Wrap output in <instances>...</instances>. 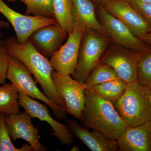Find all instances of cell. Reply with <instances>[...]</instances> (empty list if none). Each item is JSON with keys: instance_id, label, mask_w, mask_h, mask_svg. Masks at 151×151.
Returning a JSON list of instances; mask_svg holds the SVG:
<instances>
[{"instance_id": "1", "label": "cell", "mask_w": 151, "mask_h": 151, "mask_svg": "<svg viewBox=\"0 0 151 151\" xmlns=\"http://www.w3.org/2000/svg\"><path fill=\"white\" fill-rule=\"evenodd\" d=\"M3 40L9 55L19 60L28 68L47 97L66 111L65 101L52 81L53 68L50 60L38 51L29 39L23 43H19L13 36Z\"/></svg>"}, {"instance_id": "2", "label": "cell", "mask_w": 151, "mask_h": 151, "mask_svg": "<svg viewBox=\"0 0 151 151\" xmlns=\"http://www.w3.org/2000/svg\"><path fill=\"white\" fill-rule=\"evenodd\" d=\"M85 107L81 115V124L92 128L106 137L117 140L127 126L114 105L86 89Z\"/></svg>"}, {"instance_id": "3", "label": "cell", "mask_w": 151, "mask_h": 151, "mask_svg": "<svg viewBox=\"0 0 151 151\" xmlns=\"http://www.w3.org/2000/svg\"><path fill=\"white\" fill-rule=\"evenodd\" d=\"M127 127H135L150 121V87L137 81L127 84L122 96L114 105Z\"/></svg>"}, {"instance_id": "4", "label": "cell", "mask_w": 151, "mask_h": 151, "mask_svg": "<svg viewBox=\"0 0 151 151\" xmlns=\"http://www.w3.org/2000/svg\"><path fill=\"white\" fill-rule=\"evenodd\" d=\"M106 35L91 29H85L81 38L77 65L72 77L84 83L94 67L100 63L108 46Z\"/></svg>"}, {"instance_id": "5", "label": "cell", "mask_w": 151, "mask_h": 151, "mask_svg": "<svg viewBox=\"0 0 151 151\" xmlns=\"http://www.w3.org/2000/svg\"><path fill=\"white\" fill-rule=\"evenodd\" d=\"M32 75L23 63L10 56L6 78L16 87L19 93L42 101L51 109L56 119L65 120L67 117V111L52 102L40 90L37 85V82Z\"/></svg>"}, {"instance_id": "6", "label": "cell", "mask_w": 151, "mask_h": 151, "mask_svg": "<svg viewBox=\"0 0 151 151\" xmlns=\"http://www.w3.org/2000/svg\"><path fill=\"white\" fill-rule=\"evenodd\" d=\"M52 78L58 93L63 97L68 114L81 121L85 107V90L84 83H81L70 75H63L54 70Z\"/></svg>"}, {"instance_id": "7", "label": "cell", "mask_w": 151, "mask_h": 151, "mask_svg": "<svg viewBox=\"0 0 151 151\" xmlns=\"http://www.w3.org/2000/svg\"><path fill=\"white\" fill-rule=\"evenodd\" d=\"M100 23L106 35L124 48L140 53L148 48L142 40L137 37L127 26L111 14L102 6H98Z\"/></svg>"}, {"instance_id": "8", "label": "cell", "mask_w": 151, "mask_h": 151, "mask_svg": "<svg viewBox=\"0 0 151 151\" xmlns=\"http://www.w3.org/2000/svg\"><path fill=\"white\" fill-rule=\"evenodd\" d=\"M0 13L12 25L16 35L17 40L20 43L26 42L33 33L40 28L57 23L53 17L19 13L10 7L3 0H0Z\"/></svg>"}, {"instance_id": "9", "label": "cell", "mask_w": 151, "mask_h": 151, "mask_svg": "<svg viewBox=\"0 0 151 151\" xmlns=\"http://www.w3.org/2000/svg\"><path fill=\"white\" fill-rule=\"evenodd\" d=\"M85 29L76 27L68 33L65 43L50 57L53 70L63 75H72L77 65L79 46Z\"/></svg>"}, {"instance_id": "10", "label": "cell", "mask_w": 151, "mask_h": 151, "mask_svg": "<svg viewBox=\"0 0 151 151\" xmlns=\"http://www.w3.org/2000/svg\"><path fill=\"white\" fill-rule=\"evenodd\" d=\"M139 52L123 47L110 49L101 58V63L112 68L126 83L137 81Z\"/></svg>"}, {"instance_id": "11", "label": "cell", "mask_w": 151, "mask_h": 151, "mask_svg": "<svg viewBox=\"0 0 151 151\" xmlns=\"http://www.w3.org/2000/svg\"><path fill=\"white\" fill-rule=\"evenodd\" d=\"M19 103L20 106L29 113L32 118H37L40 121L47 122L53 131L50 134L56 137L63 145L69 146L74 142L73 135L67 125L61 124L52 118L46 105L20 93H19Z\"/></svg>"}, {"instance_id": "12", "label": "cell", "mask_w": 151, "mask_h": 151, "mask_svg": "<svg viewBox=\"0 0 151 151\" xmlns=\"http://www.w3.org/2000/svg\"><path fill=\"white\" fill-rule=\"evenodd\" d=\"M103 6L141 40L151 32L150 26L127 0H110Z\"/></svg>"}, {"instance_id": "13", "label": "cell", "mask_w": 151, "mask_h": 151, "mask_svg": "<svg viewBox=\"0 0 151 151\" xmlns=\"http://www.w3.org/2000/svg\"><path fill=\"white\" fill-rule=\"evenodd\" d=\"M32 118L25 110L19 114H6V124L9 134L14 142L18 139L27 141L35 151H46V147L40 142L39 130L32 124Z\"/></svg>"}, {"instance_id": "14", "label": "cell", "mask_w": 151, "mask_h": 151, "mask_svg": "<svg viewBox=\"0 0 151 151\" xmlns=\"http://www.w3.org/2000/svg\"><path fill=\"white\" fill-rule=\"evenodd\" d=\"M67 34L57 23L37 30L29 39L41 54L51 57L62 46Z\"/></svg>"}, {"instance_id": "15", "label": "cell", "mask_w": 151, "mask_h": 151, "mask_svg": "<svg viewBox=\"0 0 151 151\" xmlns=\"http://www.w3.org/2000/svg\"><path fill=\"white\" fill-rule=\"evenodd\" d=\"M117 141L120 151H151V123L127 127Z\"/></svg>"}, {"instance_id": "16", "label": "cell", "mask_w": 151, "mask_h": 151, "mask_svg": "<svg viewBox=\"0 0 151 151\" xmlns=\"http://www.w3.org/2000/svg\"><path fill=\"white\" fill-rule=\"evenodd\" d=\"M67 126L73 136L92 151H119L117 141L106 137L97 131L89 132L75 120H66Z\"/></svg>"}, {"instance_id": "17", "label": "cell", "mask_w": 151, "mask_h": 151, "mask_svg": "<svg viewBox=\"0 0 151 151\" xmlns=\"http://www.w3.org/2000/svg\"><path fill=\"white\" fill-rule=\"evenodd\" d=\"M72 24L76 27L91 29L106 35L96 15L95 5L90 0H73Z\"/></svg>"}, {"instance_id": "18", "label": "cell", "mask_w": 151, "mask_h": 151, "mask_svg": "<svg viewBox=\"0 0 151 151\" xmlns=\"http://www.w3.org/2000/svg\"><path fill=\"white\" fill-rule=\"evenodd\" d=\"M127 86V83L118 78L97 84L87 90L114 105L122 96Z\"/></svg>"}, {"instance_id": "19", "label": "cell", "mask_w": 151, "mask_h": 151, "mask_svg": "<svg viewBox=\"0 0 151 151\" xmlns=\"http://www.w3.org/2000/svg\"><path fill=\"white\" fill-rule=\"evenodd\" d=\"M19 92L12 83L0 86V113L10 115L21 113Z\"/></svg>"}, {"instance_id": "20", "label": "cell", "mask_w": 151, "mask_h": 151, "mask_svg": "<svg viewBox=\"0 0 151 151\" xmlns=\"http://www.w3.org/2000/svg\"><path fill=\"white\" fill-rule=\"evenodd\" d=\"M73 0H53L54 18L63 30L68 34L73 30Z\"/></svg>"}, {"instance_id": "21", "label": "cell", "mask_w": 151, "mask_h": 151, "mask_svg": "<svg viewBox=\"0 0 151 151\" xmlns=\"http://www.w3.org/2000/svg\"><path fill=\"white\" fill-rule=\"evenodd\" d=\"M118 78V74L113 68L100 62L92 70L84 84L86 89H89L97 84Z\"/></svg>"}, {"instance_id": "22", "label": "cell", "mask_w": 151, "mask_h": 151, "mask_svg": "<svg viewBox=\"0 0 151 151\" xmlns=\"http://www.w3.org/2000/svg\"><path fill=\"white\" fill-rule=\"evenodd\" d=\"M137 81L142 85L151 86V48L139 53L137 67Z\"/></svg>"}, {"instance_id": "23", "label": "cell", "mask_w": 151, "mask_h": 151, "mask_svg": "<svg viewBox=\"0 0 151 151\" xmlns=\"http://www.w3.org/2000/svg\"><path fill=\"white\" fill-rule=\"evenodd\" d=\"M5 116V113H0V151H35L28 143H25L20 148L15 147L6 124Z\"/></svg>"}, {"instance_id": "24", "label": "cell", "mask_w": 151, "mask_h": 151, "mask_svg": "<svg viewBox=\"0 0 151 151\" xmlns=\"http://www.w3.org/2000/svg\"><path fill=\"white\" fill-rule=\"evenodd\" d=\"M25 14L33 16L54 18L53 0H30L26 5Z\"/></svg>"}, {"instance_id": "25", "label": "cell", "mask_w": 151, "mask_h": 151, "mask_svg": "<svg viewBox=\"0 0 151 151\" xmlns=\"http://www.w3.org/2000/svg\"><path fill=\"white\" fill-rule=\"evenodd\" d=\"M10 58L4 41L0 40V84H5Z\"/></svg>"}, {"instance_id": "26", "label": "cell", "mask_w": 151, "mask_h": 151, "mask_svg": "<svg viewBox=\"0 0 151 151\" xmlns=\"http://www.w3.org/2000/svg\"><path fill=\"white\" fill-rule=\"evenodd\" d=\"M151 27V4L140 0H127Z\"/></svg>"}, {"instance_id": "27", "label": "cell", "mask_w": 151, "mask_h": 151, "mask_svg": "<svg viewBox=\"0 0 151 151\" xmlns=\"http://www.w3.org/2000/svg\"><path fill=\"white\" fill-rule=\"evenodd\" d=\"M10 24L9 22H5L4 21H0V39L3 37V35L1 33V29L3 28H9Z\"/></svg>"}, {"instance_id": "28", "label": "cell", "mask_w": 151, "mask_h": 151, "mask_svg": "<svg viewBox=\"0 0 151 151\" xmlns=\"http://www.w3.org/2000/svg\"><path fill=\"white\" fill-rule=\"evenodd\" d=\"M90 1L94 3L95 5L98 6H103L105 3L110 0H90Z\"/></svg>"}, {"instance_id": "29", "label": "cell", "mask_w": 151, "mask_h": 151, "mask_svg": "<svg viewBox=\"0 0 151 151\" xmlns=\"http://www.w3.org/2000/svg\"><path fill=\"white\" fill-rule=\"evenodd\" d=\"M143 42L150 44L151 45V32L149 33L146 35L145 36L143 39Z\"/></svg>"}, {"instance_id": "30", "label": "cell", "mask_w": 151, "mask_h": 151, "mask_svg": "<svg viewBox=\"0 0 151 151\" xmlns=\"http://www.w3.org/2000/svg\"><path fill=\"white\" fill-rule=\"evenodd\" d=\"M7 1L11 2H14L17 1H18V0H7ZM19 1H21L24 4L26 5L27 4V3L30 0H19Z\"/></svg>"}, {"instance_id": "31", "label": "cell", "mask_w": 151, "mask_h": 151, "mask_svg": "<svg viewBox=\"0 0 151 151\" xmlns=\"http://www.w3.org/2000/svg\"><path fill=\"white\" fill-rule=\"evenodd\" d=\"M79 150H80V149L77 145L73 146V147L70 150L71 151H78Z\"/></svg>"}, {"instance_id": "32", "label": "cell", "mask_w": 151, "mask_h": 151, "mask_svg": "<svg viewBox=\"0 0 151 151\" xmlns=\"http://www.w3.org/2000/svg\"><path fill=\"white\" fill-rule=\"evenodd\" d=\"M150 87V103L151 118L150 120V123L151 124V86Z\"/></svg>"}, {"instance_id": "33", "label": "cell", "mask_w": 151, "mask_h": 151, "mask_svg": "<svg viewBox=\"0 0 151 151\" xmlns=\"http://www.w3.org/2000/svg\"><path fill=\"white\" fill-rule=\"evenodd\" d=\"M144 2L150 3L151 4V0H140Z\"/></svg>"}, {"instance_id": "34", "label": "cell", "mask_w": 151, "mask_h": 151, "mask_svg": "<svg viewBox=\"0 0 151 151\" xmlns=\"http://www.w3.org/2000/svg\"></svg>"}]
</instances>
